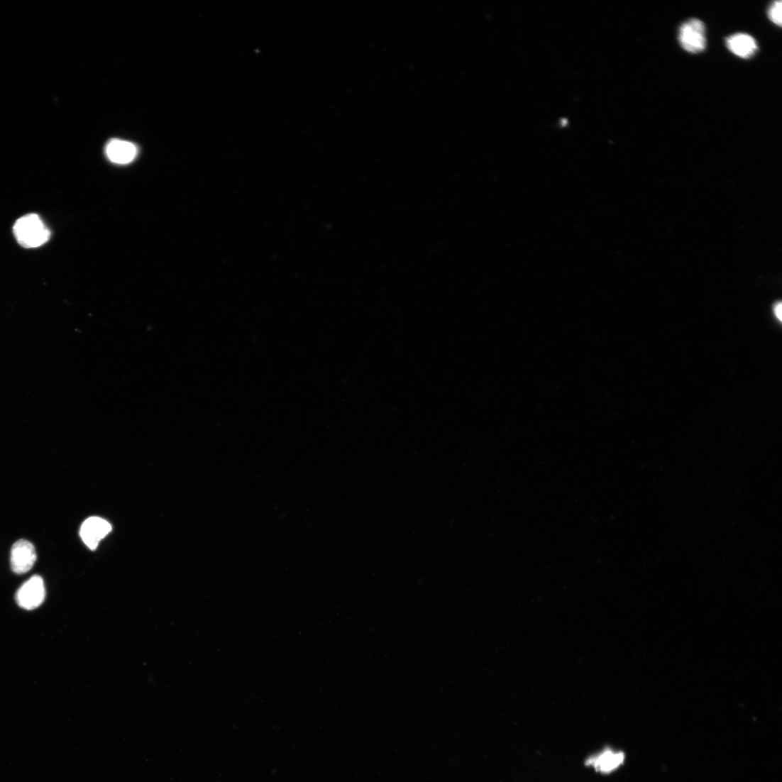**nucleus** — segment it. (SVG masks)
<instances>
[{"label":"nucleus","instance_id":"nucleus-7","mask_svg":"<svg viewBox=\"0 0 782 782\" xmlns=\"http://www.w3.org/2000/svg\"><path fill=\"white\" fill-rule=\"evenodd\" d=\"M727 47L735 55L747 59L758 50V45L751 35L746 33H736L730 35L726 41Z\"/></svg>","mask_w":782,"mask_h":782},{"label":"nucleus","instance_id":"nucleus-10","mask_svg":"<svg viewBox=\"0 0 782 782\" xmlns=\"http://www.w3.org/2000/svg\"><path fill=\"white\" fill-rule=\"evenodd\" d=\"M773 312H774L776 318L778 319V321H781V302H778L775 304V306L773 307Z\"/></svg>","mask_w":782,"mask_h":782},{"label":"nucleus","instance_id":"nucleus-1","mask_svg":"<svg viewBox=\"0 0 782 782\" xmlns=\"http://www.w3.org/2000/svg\"><path fill=\"white\" fill-rule=\"evenodd\" d=\"M13 234L18 243L26 248H38L47 243L51 233L41 218L37 215H26L16 221Z\"/></svg>","mask_w":782,"mask_h":782},{"label":"nucleus","instance_id":"nucleus-4","mask_svg":"<svg viewBox=\"0 0 782 782\" xmlns=\"http://www.w3.org/2000/svg\"><path fill=\"white\" fill-rule=\"evenodd\" d=\"M35 561L37 553L31 542L22 539L14 544L11 549V563L15 573L21 575L28 573Z\"/></svg>","mask_w":782,"mask_h":782},{"label":"nucleus","instance_id":"nucleus-5","mask_svg":"<svg viewBox=\"0 0 782 782\" xmlns=\"http://www.w3.org/2000/svg\"><path fill=\"white\" fill-rule=\"evenodd\" d=\"M111 530L112 527L109 522L99 517H90L83 523L80 535L84 544L94 550Z\"/></svg>","mask_w":782,"mask_h":782},{"label":"nucleus","instance_id":"nucleus-8","mask_svg":"<svg viewBox=\"0 0 782 782\" xmlns=\"http://www.w3.org/2000/svg\"><path fill=\"white\" fill-rule=\"evenodd\" d=\"M624 760V755L622 753L607 750L596 758L589 760L588 764L593 765L597 771L609 773L617 769Z\"/></svg>","mask_w":782,"mask_h":782},{"label":"nucleus","instance_id":"nucleus-6","mask_svg":"<svg viewBox=\"0 0 782 782\" xmlns=\"http://www.w3.org/2000/svg\"><path fill=\"white\" fill-rule=\"evenodd\" d=\"M105 153L111 162L126 165L134 160L138 155V149L131 142L113 139L106 145Z\"/></svg>","mask_w":782,"mask_h":782},{"label":"nucleus","instance_id":"nucleus-9","mask_svg":"<svg viewBox=\"0 0 782 782\" xmlns=\"http://www.w3.org/2000/svg\"><path fill=\"white\" fill-rule=\"evenodd\" d=\"M781 1L774 2L769 10V17L771 21L778 26H781V11H782Z\"/></svg>","mask_w":782,"mask_h":782},{"label":"nucleus","instance_id":"nucleus-2","mask_svg":"<svg viewBox=\"0 0 782 782\" xmlns=\"http://www.w3.org/2000/svg\"><path fill=\"white\" fill-rule=\"evenodd\" d=\"M679 42L682 48L690 53L703 52L706 47L705 27L699 19L692 18L685 22L679 31Z\"/></svg>","mask_w":782,"mask_h":782},{"label":"nucleus","instance_id":"nucleus-3","mask_svg":"<svg viewBox=\"0 0 782 782\" xmlns=\"http://www.w3.org/2000/svg\"><path fill=\"white\" fill-rule=\"evenodd\" d=\"M45 596L46 590L43 579L39 576H35L22 585L16 597L20 607L26 610H33L42 605Z\"/></svg>","mask_w":782,"mask_h":782}]
</instances>
